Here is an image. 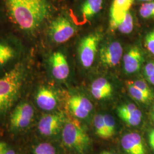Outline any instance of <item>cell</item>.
Segmentation results:
<instances>
[{"label": "cell", "instance_id": "cell-1", "mask_svg": "<svg viewBox=\"0 0 154 154\" xmlns=\"http://www.w3.org/2000/svg\"><path fill=\"white\" fill-rule=\"evenodd\" d=\"M8 21L24 36L32 38L53 11L50 0H0Z\"/></svg>", "mask_w": 154, "mask_h": 154}, {"label": "cell", "instance_id": "cell-2", "mask_svg": "<svg viewBox=\"0 0 154 154\" xmlns=\"http://www.w3.org/2000/svg\"><path fill=\"white\" fill-rule=\"evenodd\" d=\"M29 72L24 58L10 72L0 77V117L4 116L16 102Z\"/></svg>", "mask_w": 154, "mask_h": 154}, {"label": "cell", "instance_id": "cell-3", "mask_svg": "<svg viewBox=\"0 0 154 154\" xmlns=\"http://www.w3.org/2000/svg\"><path fill=\"white\" fill-rule=\"evenodd\" d=\"M23 57L21 41L10 33L0 34V77L11 70Z\"/></svg>", "mask_w": 154, "mask_h": 154}, {"label": "cell", "instance_id": "cell-4", "mask_svg": "<svg viewBox=\"0 0 154 154\" xmlns=\"http://www.w3.org/2000/svg\"><path fill=\"white\" fill-rule=\"evenodd\" d=\"M62 136L65 145L79 154H84L90 145L88 135L77 122H66L62 130Z\"/></svg>", "mask_w": 154, "mask_h": 154}, {"label": "cell", "instance_id": "cell-5", "mask_svg": "<svg viewBox=\"0 0 154 154\" xmlns=\"http://www.w3.org/2000/svg\"><path fill=\"white\" fill-rule=\"evenodd\" d=\"M77 28L66 14L58 15L50 22L48 34L50 40L55 44H62L75 35Z\"/></svg>", "mask_w": 154, "mask_h": 154}, {"label": "cell", "instance_id": "cell-6", "mask_svg": "<svg viewBox=\"0 0 154 154\" xmlns=\"http://www.w3.org/2000/svg\"><path fill=\"white\" fill-rule=\"evenodd\" d=\"M100 39V34L95 33L85 37L81 41L78 52L79 61L84 67L88 68L93 65Z\"/></svg>", "mask_w": 154, "mask_h": 154}, {"label": "cell", "instance_id": "cell-7", "mask_svg": "<svg viewBox=\"0 0 154 154\" xmlns=\"http://www.w3.org/2000/svg\"><path fill=\"white\" fill-rule=\"evenodd\" d=\"M34 116L33 105L28 101H22L14 107L10 118V126L13 130H22L32 123Z\"/></svg>", "mask_w": 154, "mask_h": 154}, {"label": "cell", "instance_id": "cell-8", "mask_svg": "<svg viewBox=\"0 0 154 154\" xmlns=\"http://www.w3.org/2000/svg\"><path fill=\"white\" fill-rule=\"evenodd\" d=\"M50 71L53 77L58 81H64L70 74V67L65 55L60 51L53 52L49 60Z\"/></svg>", "mask_w": 154, "mask_h": 154}, {"label": "cell", "instance_id": "cell-9", "mask_svg": "<svg viewBox=\"0 0 154 154\" xmlns=\"http://www.w3.org/2000/svg\"><path fill=\"white\" fill-rule=\"evenodd\" d=\"M122 54L123 48L121 43L113 41L105 45L100 50V62L105 67H114L120 62Z\"/></svg>", "mask_w": 154, "mask_h": 154}, {"label": "cell", "instance_id": "cell-10", "mask_svg": "<svg viewBox=\"0 0 154 154\" xmlns=\"http://www.w3.org/2000/svg\"><path fill=\"white\" fill-rule=\"evenodd\" d=\"M64 122L61 114H51L43 116L39 120L38 129L45 136H52L59 131Z\"/></svg>", "mask_w": 154, "mask_h": 154}, {"label": "cell", "instance_id": "cell-11", "mask_svg": "<svg viewBox=\"0 0 154 154\" xmlns=\"http://www.w3.org/2000/svg\"><path fill=\"white\" fill-rule=\"evenodd\" d=\"M35 100L39 109L47 111L54 110L58 104V98L55 92L45 86L38 88L35 95Z\"/></svg>", "mask_w": 154, "mask_h": 154}, {"label": "cell", "instance_id": "cell-12", "mask_svg": "<svg viewBox=\"0 0 154 154\" xmlns=\"http://www.w3.org/2000/svg\"><path fill=\"white\" fill-rule=\"evenodd\" d=\"M68 106L72 114L80 119L88 116L93 109L91 102L87 98L80 95L72 96L69 99Z\"/></svg>", "mask_w": 154, "mask_h": 154}, {"label": "cell", "instance_id": "cell-13", "mask_svg": "<svg viewBox=\"0 0 154 154\" xmlns=\"http://www.w3.org/2000/svg\"><path fill=\"white\" fill-rule=\"evenodd\" d=\"M122 147L127 154H146V149L140 135L135 132L128 133L121 139Z\"/></svg>", "mask_w": 154, "mask_h": 154}, {"label": "cell", "instance_id": "cell-14", "mask_svg": "<svg viewBox=\"0 0 154 154\" xmlns=\"http://www.w3.org/2000/svg\"><path fill=\"white\" fill-rule=\"evenodd\" d=\"M144 61L143 53L137 46H133L123 56V65L125 72L132 74L138 72Z\"/></svg>", "mask_w": 154, "mask_h": 154}, {"label": "cell", "instance_id": "cell-15", "mask_svg": "<svg viewBox=\"0 0 154 154\" xmlns=\"http://www.w3.org/2000/svg\"><path fill=\"white\" fill-rule=\"evenodd\" d=\"M112 93V88L111 83L104 78L95 79L91 86V93L95 99L107 98Z\"/></svg>", "mask_w": 154, "mask_h": 154}, {"label": "cell", "instance_id": "cell-16", "mask_svg": "<svg viewBox=\"0 0 154 154\" xmlns=\"http://www.w3.org/2000/svg\"><path fill=\"white\" fill-rule=\"evenodd\" d=\"M134 0H114L110 8V22L118 21L130 11Z\"/></svg>", "mask_w": 154, "mask_h": 154}, {"label": "cell", "instance_id": "cell-17", "mask_svg": "<svg viewBox=\"0 0 154 154\" xmlns=\"http://www.w3.org/2000/svg\"><path fill=\"white\" fill-rule=\"evenodd\" d=\"M102 5L103 0H86L80 9L83 21H87L95 16L102 9Z\"/></svg>", "mask_w": 154, "mask_h": 154}, {"label": "cell", "instance_id": "cell-18", "mask_svg": "<svg viewBox=\"0 0 154 154\" xmlns=\"http://www.w3.org/2000/svg\"><path fill=\"white\" fill-rule=\"evenodd\" d=\"M110 26L111 30H118L122 34H128L131 33L134 29V19L131 13L128 11L120 20L110 22Z\"/></svg>", "mask_w": 154, "mask_h": 154}, {"label": "cell", "instance_id": "cell-19", "mask_svg": "<svg viewBox=\"0 0 154 154\" xmlns=\"http://www.w3.org/2000/svg\"><path fill=\"white\" fill-rule=\"evenodd\" d=\"M122 119L130 126H135L139 125L142 120V114L139 109L132 112L118 114Z\"/></svg>", "mask_w": 154, "mask_h": 154}, {"label": "cell", "instance_id": "cell-20", "mask_svg": "<svg viewBox=\"0 0 154 154\" xmlns=\"http://www.w3.org/2000/svg\"><path fill=\"white\" fill-rule=\"evenodd\" d=\"M127 86L130 95L136 100L144 103H148L150 100H151V99L147 95H146L140 90L137 88L134 85L132 81H128L127 82Z\"/></svg>", "mask_w": 154, "mask_h": 154}, {"label": "cell", "instance_id": "cell-21", "mask_svg": "<svg viewBox=\"0 0 154 154\" xmlns=\"http://www.w3.org/2000/svg\"><path fill=\"white\" fill-rule=\"evenodd\" d=\"M94 125L96 134L102 139H108L107 131L103 120V115L98 114L95 116L94 118Z\"/></svg>", "mask_w": 154, "mask_h": 154}, {"label": "cell", "instance_id": "cell-22", "mask_svg": "<svg viewBox=\"0 0 154 154\" xmlns=\"http://www.w3.org/2000/svg\"><path fill=\"white\" fill-rule=\"evenodd\" d=\"M139 14L144 19L154 18V0L143 3L139 9Z\"/></svg>", "mask_w": 154, "mask_h": 154}, {"label": "cell", "instance_id": "cell-23", "mask_svg": "<svg viewBox=\"0 0 154 154\" xmlns=\"http://www.w3.org/2000/svg\"><path fill=\"white\" fill-rule=\"evenodd\" d=\"M103 120L107 131L108 139L111 138L115 134L116 122L114 118L109 114L103 115Z\"/></svg>", "mask_w": 154, "mask_h": 154}, {"label": "cell", "instance_id": "cell-24", "mask_svg": "<svg viewBox=\"0 0 154 154\" xmlns=\"http://www.w3.org/2000/svg\"><path fill=\"white\" fill-rule=\"evenodd\" d=\"M33 154H56V151L51 144L41 143L34 148Z\"/></svg>", "mask_w": 154, "mask_h": 154}, {"label": "cell", "instance_id": "cell-25", "mask_svg": "<svg viewBox=\"0 0 154 154\" xmlns=\"http://www.w3.org/2000/svg\"><path fill=\"white\" fill-rule=\"evenodd\" d=\"M133 83L137 88L140 90L146 95H147L150 99L151 100L153 99V93L146 82L143 80H137L135 82H133Z\"/></svg>", "mask_w": 154, "mask_h": 154}, {"label": "cell", "instance_id": "cell-26", "mask_svg": "<svg viewBox=\"0 0 154 154\" xmlns=\"http://www.w3.org/2000/svg\"><path fill=\"white\" fill-rule=\"evenodd\" d=\"M144 45L149 51L154 55V30L149 32L146 35Z\"/></svg>", "mask_w": 154, "mask_h": 154}, {"label": "cell", "instance_id": "cell-27", "mask_svg": "<svg viewBox=\"0 0 154 154\" xmlns=\"http://www.w3.org/2000/svg\"><path fill=\"white\" fill-rule=\"evenodd\" d=\"M8 21L5 11L0 1V34L5 32L4 30L6 23Z\"/></svg>", "mask_w": 154, "mask_h": 154}, {"label": "cell", "instance_id": "cell-28", "mask_svg": "<svg viewBox=\"0 0 154 154\" xmlns=\"http://www.w3.org/2000/svg\"><path fill=\"white\" fill-rule=\"evenodd\" d=\"M144 73L146 78L154 74V61L148 63L144 69Z\"/></svg>", "mask_w": 154, "mask_h": 154}, {"label": "cell", "instance_id": "cell-29", "mask_svg": "<svg viewBox=\"0 0 154 154\" xmlns=\"http://www.w3.org/2000/svg\"><path fill=\"white\" fill-rule=\"evenodd\" d=\"M0 143L2 154H16L15 151L7 143L4 142H0Z\"/></svg>", "mask_w": 154, "mask_h": 154}, {"label": "cell", "instance_id": "cell-30", "mask_svg": "<svg viewBox=\"0 0 154 154\" xmlns=\"http://www.w3.org/2000/svg\"><path fill=\"white\" fill-rule=\"evenodd\" d=\"M149 143L154 151V129L152 130L149 134Z\"/></svg>", "mask_w": 154, "mask_h": 154}, {"label": "cell", "instance_id": "cell-31", "mask_svg": "<svg viewBox=\"0 0 154 154\" xmlns=\"http://www.w3.org/2000/svg\"><path fill=\"white\" fill-rule=\"evenodd\" d=\"M147 79L149 81V83H150L151 84L154 85V74H153L151 76H150V77L147 78Z\"/></svg>", "mask_w": 154, "mask_h": 154}, {"label": "cell", "instance_id": "cell-32", "mask_svg": "<svg viewBox=\"0 0 154 154\" xmlns=\"http://www.w3.org/2000/svg\"><path fill=\"white\" fill-rule=\"evenodd\" d=\"M100 154H115L114 153L111 152H109V151H104L103 152H102Z\"/></svg>", "mask_w": 154, "mask_h": 154}, {"label": "cell", "instance_id": "cell-33", "mask_svg": "<svg viewBox=\"0 0 154 154\" xmlns=\"http://www.w3.org/2000/svg\"><path fill=\"white\" fill-rule=\"evenodd\" d=\"M139 1H143V2H149V1H154V0H139Z\"/></svg>", "mask_w": 154, "mask_h": 154}, {"label": "cell", "instance_id": "cell-34", "mask_svg": "<svg viewBox=\"0 0 154 154\" xmlns=\"http://www.w3.org/2000/svg\"><path fill=\"white\" fill-rule=\"evenodd\" d=\"M0 154H2V151H1V143H0Z\"/></svg>", "mask_w": 154, "mask_h": 154}, {"label": "cell", "instance_id": "cell-35", "mask_svg": "<svg viewBox=\"0 0 154 154\" xmlns=\"http://www.w3.org/2000/svg\"><path fill=\"white\" fill-rule=\"evenodd\" d=\"M152 117H153V119H154V109H153V113H152Z\"/></svg>", "mask_w": 154, "mask_h": 154}]
</instances>
